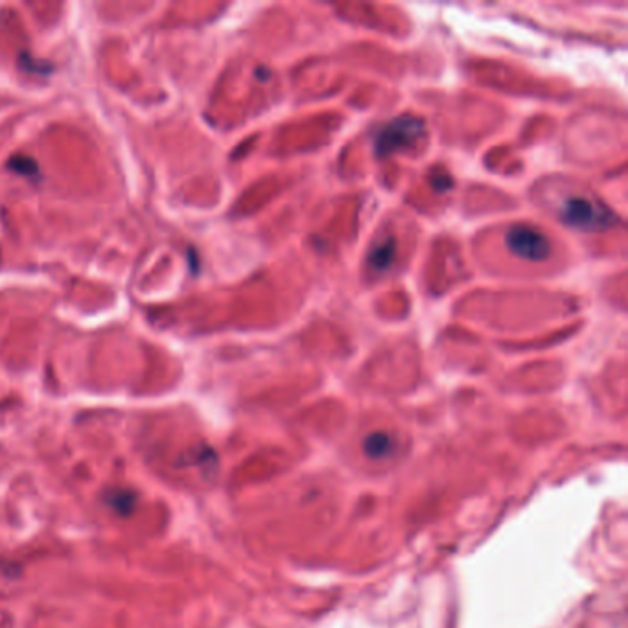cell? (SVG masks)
<instances>
[{
    "label": "cell",
    "instance_id": "6da1fadb",
    "mask_svg": "<svg viewBox=\"0 0 628 628\" xmlns=\"http://www.w3.org/2000/svg\"><path fill=\"white\" fill-rule=\"evenodd\" d=\"M562 220L582 231H601L612 225V214L592 199L570 198L562 205Z\"/></svg>",
    "mask_w": 628,
    "mask_h": 628
},
{
    "label": "cell",
    "instance_id": "7a4b0ae2",
    "mask_svg": "<svg viewBox=\"0 0 628 628\" xmlns=\"http://www.w3.org/2000/svg\"><path fill=\"white\" fill-rule=\"evenodd\" d=\"M424 124L419 118L400 117L395 122H391L387 128L382 129L376 137V155L385 157L389 153L396 152L400 148H406L409 144H413L415 140L422 135Z\"/></svg>",
    "mask_w": 628,
    "mask_h": 628
},
{
    "label": "cell",
    "instance_id": "5b68a950",
    "mask_svg": "<svg viewBox=\"0 0 628 628\" xmlns=\"http://www.w3.org/2000/svg\"><path fill=\"white\" fill-rule=\"evenodd\" d=\"M6 166H8V170H12L15 174L24 175V177H32V179L41 177L39 164L28 155H15Z\"/></svg>",
    "mask_w": 628,
    "mask_h": 628
},
{
    "label": "cell",
    "instance_id": "8992f818",
    "mask_svg": "<svg viewBox=\"0 0 628 628\" xmlns=\"http://www.w3.org/2000/svg\"><path fill=\"white\" fill-rule=\"evenodd\" d=\"M21 65L23 69L34 70V72H48V67H39V63L34 58H28L26 54H21Z\"/></svg>",
    "mask_w": 628,
    "mask_h": 628
},
{
    "label": "cell",
    "instance_id": "3957f363",
    "mask_svg": "<svg viewBox=\"0 0 628 628\" xmlns=\"http://www.w3.org/2000/svg\"><path fill=\"white\" fill-rule=\"evenodd\" d=\"M505 240L512 253L525 260L540 262L551 255V242L547 240L546 234L538 233L533 227L516 225L507 233Z\"/></svg>",
    "mask_w": 628,
    "mask_h": 628
},
{
    "label": "cell",
    "instance_id": "277c9868",
    "mask_svg": "<svg viewBox=\"0 0 628 628\" xmlns=\"http://www.w3.org/2000/svg\"><path fill=\"white\" fill-rule=\"evenodd\" d=\"M396 255V240L395 238H385L380 244L376 245L373 249V253L369 256V264L371 268L378 269V271H385L387 268H391L393 260Z\"/></svg>",
    "mask_w": 628,
    "mask_h": 628
}]
</instances>
